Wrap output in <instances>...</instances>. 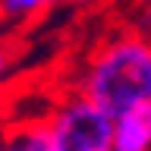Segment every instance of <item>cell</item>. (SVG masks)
<instances>
[{
    "label": "cell",
    "instance_id": "obj_1",
    "mask_svg": "<svg viewBox=\"0 0 151 151\" xmlns=\"http://www.w3.org/2000/svg\"><path fill=\"white\" fill-rule=\"evenodd\" d=\"M82 94L107 116L151 101V41L142 35H120L104 44L82 79Z\"/></svg>",
    "mask_w": 151,
    "mask_h": 151
},
{
    "label": "cell",
    "instance_id": "obj_2",
    "mask_svg": "<svg viewBox=\"0 0 151 151\" xmlns=\"http://www.w3.org/2000/svg\"><path fill=\"white\" fill-rule=\"evenodd\" d=\"M54 151H113V116L85 94L69 98L47 120Z\"/></svg>",
    "mask_w": 151,
    "mask_h": 151
},
{
    "label": "cell",
    "instance_id": "obj_3",
    "mask_svg": "<svg viewBox=\"0 0 151 151\" xmlns=\"http://www.w3.org/2000/svg\"><path fill=\"white\" fill-rule=\"evenodd\" d=\"M113 151H151V104H139L113 120Z\"/></svg>",
    "mask_w": 151,
    "mask_h": 151
},
{
    "label": "cell",
    "instance_id": "obj_4",
    "mask_svg": "<svg viewBox=\"0 0 151 151\" xmlns=\"http://www.w3.org/2000/svg\"><path fill=\"white\" fill-rule=\"evenodd\" d=\"M0 151H54L47 123H25L16 129H6L0 139Z\"/></svg>",
    "mask_w": 151,
    "mask_h": 151
},
{
    "label": "cell",
    "instance_id": "obj_5",
    "mask_svg": "<svg viewBox=\"0 0 151 151\" xmlns=\"http://www.w3.org/2000/svg\"><path fill=\"white\" fill-rule=\"evenodd\" d=\"M57 0H0V16L6 19H35L38 13L50 9Z\"/></svg>",
    "mask_w": 151,
    "mask_h": 151
},
{
    "label": "cell",
    "instance_id": "obj_6",
    "mask_svg": "<svg viewBox=\"0 0 151 151\" xmlns=\"http://www.w3.org/2000/svg\"><path fill=\"white\" fill-rule=\"evenodd\" d=\"M9 63H13V47H9L6 41H0V79H3V76H6Z\"/></svg>",
    "mask_w": 151,
    "mask_h": 151
},
{
    "label": "cell",
    "instance_id": "obj_7",
    "mask_svg": "<svg viewBox=\"0 0 151 151\" xmlns=\"http://www.w3.org/2000/svg\"><path fill=\"white\" fill-rule=\"evenodd\" d=\"M139 3H142V6H151V0H139Z\"/></svg>",
    "mask_w": 151,
    "mask_h": 151
},
{
    "label": "cell",
    "instance_id": "obj_8",
    "mask_svg": "<svg viewBox=\"0 0 151 151\" xmlns=\"http://www.w3.org/2000/svg\"><path fill=\"white\" fill-rule=\"evenodd\" d=\"M148 104H151V101H148Z\"/></svg>",
    "mask_w": 151,
    "mask_h": 151
}]
</instances>
